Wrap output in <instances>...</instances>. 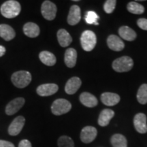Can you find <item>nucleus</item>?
I'll return each instance as SVG.
<instances>
[{
  "label": "nucleus",
  "instance_id": "nucleus-1",
  "mask_svg": "<svg viewBox=\"0 0 147 147\" xmlns=\"http://www.w3.org/2000/svg\"><path fill=\"white\" fill-rule=\"evenodd\" d=\"M21 10V6L17 1L9 0L5 1L1 5L0 11L5 18H13L20 14Z\"/></svg>",
  "mask_w": 147,
  "mask_h": 147
},
{
  "label": "nucleus",
  "instance_id": "nucleus-2",
  "mask_svg": "<svg viewBox=\"0 0 147 147\" xmlns=\"http://www.w3.org/2000/svg\"><path fill=\"white\" fill-rule=\"evenodd\" d=\"M11 80L16 87L23 89L28 86L32 81V75L27 71H16L12 75Z\"/></svg>",
  "mask_w": 147,
  "mask_h": 147
},
{
  "label": "nucleus",
  "instance_id": "nucleus-3",
  "mask_svg": "<svg viewBox=\"0 0 147 147\" xmlns=\"http://www.w3.org/2000/svg\"><path fill=\"white\" fill-rule=\"evenodd\" d=\"M80 43L84 51L87 52L91 51L97 43V38L95 33L90 30L84 31L80 37Z\"/></svg>",
  "mask_w": 147,
  "mask_h": 147
},
{
  "label": "nucleus",
  "instance_id": "nucleus-4",
  "mask_svg": "<svg viewBox=\"0 0 147 147\" xmlns=\"http://www.w3.org/2000/svg\"><path fill=\"white\" fill-rule=\"evenodd\" d=\"M133 65V59L128 56H123L114 61L113 68L117 72H125L131 70Z\"/></svg>",
  "mask_w": 147,
  "mask_h": 147
},
{
  "label": "nucleus",
  "instance_id": "nucleus-5",
  "mask_svg": "<svg viewBox=\"0 0 147 147\" xmlns=\"http://www.w3.org/2000/svg\"><path fill=\"white\" fill-rule=\"evenodd\" d=\"M71 109V103L65 99H57L53 103L51 111L53 115L59 116L67 113Z\"/></svg>",
  "mask_w": 147,
  "mask_h": 147
},
{
  "label": "nucleus",
  "instance_id": "nucleus-6",
  "mask_svg": "<svg viewBox=\"0 0 147 147\" xmlns=\"http://www.w3.org/2000/svg\"><path fill=\"white\" fill-rule=\"evenodd\" d=\"M57 11V8L56 5L52 1H45L42 3L41 6V12L42 15L45 19L48 20V21H53L56 17Z\"/></svg>",
  "mask_w": 147,
  "mask_h": 147
},
{
  "label": "nucleus",
  "instance_id": "nucleus-7",
  "mask_svg": "<svg viewBox=\"0 0 147 147\" xmlns=\"http://www.w3.org/2000/svg\"><path fill=\"white\" fill-rule=\"evenodd\" d=\"M25 123V119L23 116H18L14 119L8 127V133L10 136H15L20 134Z\"/></svg>",
  "mask_w": 147,
  "mask_h": 147
},
{
  "label": "nucleus",
  "instance_id": "nucleus-8",
  "mask_svg": "<svg viewBox=\"0 0 147 147\" xmlns=\"http://www.w3.org/2000/svg\"><path fill=\"white\" fill-rule=\"evenodd\" d=\"M25 99L23 98V97H17V98L10 101L5 107V113H6V115L11 116L16 114L18 110L21 109L24 104H25Z\"/></svg>",
  "mask_w": 147,
  "mask_h": 147
},
{
  "label": "nucleus",
  "instance_id": "nucleus-9",
  "mask_svg": "<svg viewBox=\"0 0 147 147\" xmlns=\"http://www.w3.org/2000/svg\"><path fill=\"white\" fill-rule=\"evenodd\" d=\"M97 131L94 127H84L80 133V140L82 142L88 144L94 140L97 136Z\"/></svg>",
  "mask_w": 147,
  "mask_h": 147
},
{
  "label": "nucleus",
  "instance_id": "nucleus-10",
  "mask_svg": "<svg viewBox=\"0 0 147 147\" xmlns=\"http://www.w3.org/2000/svg\"><path fill=\"white\" fill-rule=\"evenodd\" d=\"M59 87L54 83H47L40 85L37 88V93L42 97L50 96L57 92Z\"/></svg>",
  "mask_w": 147,
  "mask_h": 147
},
{
  "label": "nucleus",
  "instance_id": "nucleus-11",
  "mask_svg": "<svg viewBox=\"0 0 147 147\" xmlns=\"http://www.w3.org/2000/svg\"><path fill=\"white\" fill-rule=\"evenodd\" d=\"M134 124L136 130L140 134L147 132L146 116L143 113H138L134 117Z\"/></svg>",
  "mask_w": 147,
  "mask_h": 147
},
{
  "label": "nucleus",
  "instance_id": "nucleus-12",
  "mask_svg": "<svg viewBox=\"0 0 147 147\" xmlns=\"http://www.w3.org/2000/svg\"><path fill=\"white\" fill-rule=\"evenodd\" d=\"M81 19V12L78 5H73L69 9L67 16V23L70 25H75L78 24Z\"/></svg>",
  "mask_w": 147,
  "mask_h": 147
},
{
  "label": "nucleus",
  "instance_id": "nucleus-13",
  "mask_svg": "<svg viewBox=\"0 0 147 147\" xmlns=\"http://www.w3.org/2000/svg\"><path fill=\"white\" fill-rule=\"evenodd\" d=\"M82 84L81 80L78 77H72L66 82L65 91L69 95L74 94Z\"/></svg>",
  "mask_w": 147,
  "mask_h": 147
},
{
  "label": "nucleus",
  "instance_id": "nucleus-14",
  "mask_svg": "<svg viewBox=\"0 0 147 147\" xmlns=\"http://www.w3.org/2000/svg\"><path fill=\"white\" fill-rule=\"evenodd\" d=\"M120 96L117 93L106 92L101 95V101L106 106H113L120 102Z\"/></svg>",
  "mask_w": 147,
  "mask_h": 147
},
{
  "label": "nucleus",
  "instance_id": "nucleus-15",
  "mask_svg": "<svg viewBox=\"0 0 147 147\" xmlns=\"http://www.w3.org/2000/svg\"><path fill=\"white\" fill-rule=\"evenodd\" d=\"M108 47L115 51H121L124 49L125 45L122 40L115 35H110L107 39Z\"/></svg>",
  "mask_w": 147,
  "mask_h": 147
},
{
  "label": "nucleus",
  "instance_id": "nucleus-16",
  "mask_svg": "<svg viewBox=\"0 0 147 147\" xmlns=\"http://www.w3.org/2000/svg\"><path fill=\"white\" fill-rule=\"evenodd\" d=\"M80 101L84 106L93 108L97 105V99L94 95L88 92H83L80 95Z\"/></svg>",
  "mask_w": 147,
  "mask_h": 147
},
{
  "label": "nucleus",
  "instance_id": "nucleus-17",
  "mask_svg": "<svg viewBox=\"0 0 147 147\" xmlns=\"http://www.w3.org/2000/svg\"><path fill=\"white\" fill-rule=\"evenodd\" d=\"M77 52L74 49L69 48L66 50L64 55V61L67 67L71 68L74 67L76 63Z\"/></svg>",
  "mask_w": 147,
  "mask_h": 147
},
{
  "label": "nucleus",
  "instance_id": "nucleus-18",
  "mask_svg": "<svg viewBox=\"0 0 147 147\" xmlns=\"http://www.w3.org/2000/svg\"><path fill=\"white\" fill-rule=\"evenodd\" d=\"M23 32L25 36L29 38H36L40 34V27L34 23H27L23 26Z\"/></svg>",
  "mask_w": 147,
  "mask_h": 147
},
{
  "label": "nucleus",
  "instance_id": "nucleus-19",
  "mask_svg": "<svg viewBox=\"0 0 147 147\" xmlns=\"http://www.w3.org/2000/svg\"><path fill=\"white\" fill-rule=\"evenodd\" d=\"M16 36L14 29L6 24L0 25V37L5 41H10Z\"/></svg>",
  "mask_w": 147,
  "mask_h": 147
},
{
  "label": "nucleus",
  "instance_id": "nucleus-20",
  "mask_svg": "<svg viewBox=\"0 0 147 147\" xmlns=\"http://www.w3.org/2000/svg\"><path fill=\"white\" fill-rule=\"evenodd\" d=\"M57 36L59 44L62 47H68L72 42V38H71L70 34L65 29H59L57 32Z\"/></svg>",
  "mask_w": 147,
  "mask_h": 147
},
{
  "label": "nucleus",
  "instance_id": "nucleus-21",
  "mask_svg": "<svg viewBox=\"0 0 147 147\" xmlns=\"http://www.w3.org/2000/svg\"><path fill=\"white\" fill-rule=\"evenodd\" d=\"M115 116V112L110 109H104L101 112L98 119V124L102 127L107 126Z\"/></svg>",
  "mask_w": 147,
  "mask_h": 147
},
{
  "label": "nucleus",
  "instance_id": "nucleus-22",
  "mask_svg": "<svg viewBox=\"0 0 147 147\" xmlns=\"http://www.w3.org/2000/svg\"><path fill=\"white\" fill-rule=\"evenodd\" d=\"M119 34L123 39L127 41H133L136 38V33L127 26H122L119 29Z\"/></svg>",
  "mask_w": 147,
  "mask_h": 147
},
{
  "label": "nucleus",
  "instance_id": "nucleus-23",
  "mask_svg": "<svg viewBox=\"0 0 147 147\" xmlns=\"http://www.w3.org/2000/svg\"><path fill=\"white\" fill-rule=\"evenodd\" d=\"M39 58L42 63L48 66H53L55 65L57 59L54 54L49 51H42L39 54Z\"/></svg>",
  "mask_w": 147,
  "mask_h": 147
},
{
  "label": "nucleus",
  "instance_id": "nucleus-24",
  "mask_svg": "<svg viewBox=\"0 0 147 147\" xmlns=\"http://www.w3.org/2000/svg\"><path fill=\"white\" fill-rule=\"evenodd\" d=\"M111 144L113 147H127L125 137L122 134H115L111 138Z\"/></svg>",
  "mask_w": 147,
  "mask_h": 147
},
{
  "label": "nucleus",
  "instance_id": "nucleus-25",
  "mask_svg": "<svg viewBox=\"0 0 147 147\" xmlns=\"http://www.w3.org/2000/svg\"><path fill=\"white\" fill-rule=\"evenodd\" d=\"M127 10L129 12L134 14H141L144 12V8L142 5L136 1H131L127 4Z\"/></svg>",
  "mask_w": 147,
  "mask_h": 147
},
{
  "label": "nucleus",
  "instance_id": "nucleus-26",
  "mask_svg": "<svg viewBox=\"0 0 147 147\" xmlns=\"http://www.w3.org/2000/svg\"><path fill=\"white\" fill-rule=\"evenodd\" d=\"M137 99L140 104H147V84H143L140 87L137 93Z\"/></svg>",
  "mask_w": 147,
  "mask_h": 147
},
{
  "label": "nucleus",
  "instance_id": "nucleus-27",
  "mask_svg": "<svg viewBox=\"0 0 147 147\" xmlns=\"http://www.w3.org/2000/svg\"><path fill=\"white\" fill-rule=\"evenodd\" d=\"M59 147H74V143L71 138L67 136H62L58 139Z\"/></svg>",
  "mask_w": 147,
  "mask_h": 147
},
{
  "label": "nucleus",
  "instance_id": "nucleus-28",
  "mask_svg": "<svg viewBox=\"0 0 147 147\" xmlns=\"http://www.w3.org/2000/svg\"><path fill=\"white\" fill-rule=\"evenodd\" d=\"M99 18V16L97 15V14L95 13L93 11H89L87 12L85 16V21L88 24H95V25H99V23H97V21Z\"/></svg>",
  "mask_w": 147,
  "mask_h": 147
},
{
  "label": "nucleus",
  "instance_id": "nucleus-29",
  "mask_svg": "<svg viewBox=\"0 0 147 147\" xmlns=\"http://www.w3.org/2000/svg\"><path fill=\"white\" fill-rule=\"evenodd\" d=\"M116 3H117V1H115V0H108V1H106L104 5V11L107 14L112 13L115 9Z\"/></svg>",
  "mask_w": 147,
  "mask_h": 147
},
{
  "label": "nucleus",
  "instance_id": "nucleus-30",
  "mask_svg": "<svg viewBox=\"0 0 147 147\" xmlns=\"http://www.w3.org/2000/svg\"><path fill=\"white\" fill-rule=\"evenodd\" d=\"M137 24L138 27L143 30L147 31V19L146 18H140L138 20Z\"/></svg>",
  "mask_w": 147,
  "mask_h": 147
},
{
  "label": "nucleus",
  "instance_id": "nucleus-31",
  "mask_svg": "<svg viewBox=\"0 0 147 147\" xmlns=\"http://www.w3.org/2000/svg\"><path fill=\"white\" fill-rule=\"evenodd\" d=\"M0 147H15L12 142L0 140Z\"/></svg>",
  "mask_w": 147,
  "mask_h": 147
},
{
  "label": "nucleus",
  "instance_id": "nucleus-32",
  "mask_svg": "<svg viewBox=\"0 0 147 147\" xmlns=\"http://www.w3.org/2000/svg\"><path fill=\"white\" fill-rule=\"evenodd\" d=\"M18 147H32V146L28 140H23L19 142Z\"/></svg>",
  "mask_w": 147,
  "mask_h": 147
},
{
  "label": "nucleus",
  "instance_id": "nucleus-33",
  "mask_svg": "<svg viewBox=\"0 0 147 147\" xmlns=\"http://www.w3.org/2000/svg\"><path fill=\"white\" fill-rule=\"evenodd\" d=\"M5 53V48L3 46L0 45V57L4 55Z\"/></svg>",
  "mask_w": 147,
  "mask_h": 147
}]
</instances>
